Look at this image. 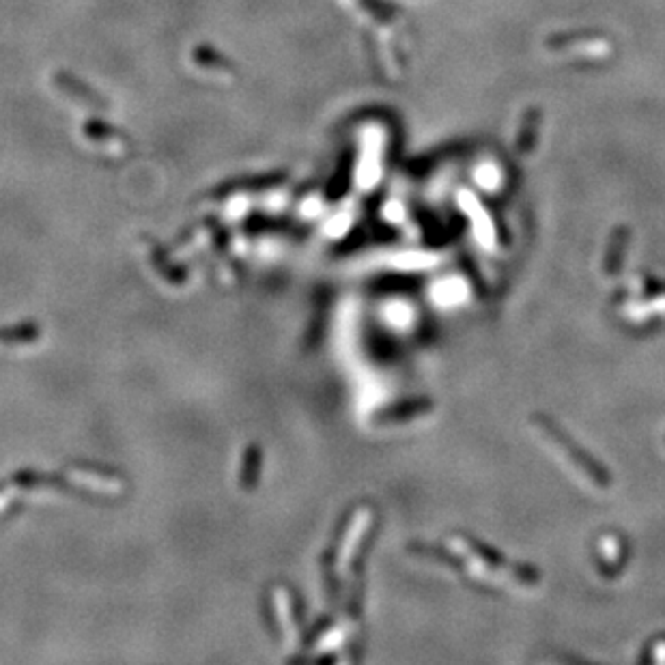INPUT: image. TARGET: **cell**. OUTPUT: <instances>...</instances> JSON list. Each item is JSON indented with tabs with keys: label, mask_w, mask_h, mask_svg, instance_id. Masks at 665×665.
Masks as SVG:
<instances>
[{
	"label": "cell",
	"mask_w": 665,
	"mask_h": 665,
	"mask_svg": "<svg viewBox=\"0 0 665 665\" xmlns=\"http://www.w3.org/2000/svg\"><path fill=\"white\" fill-rule=\"evenodd\" d=\"M450 545L455 551L467 558V562H463V568L472 577L483 579V582L521 585V588H535L541 584V573L535 567L509 560L498 549L484 545L469 535L455 532V535H450Z\"/></svg>",
	"instance_id": "6da1fadb"
},
{
	"label": "cell",
	"mask_w": 665,
	"mask_h": 665,
	"mask_svg": "<svg viewBox=\"0 0 665 665\" xmlns=\"http://www.w3.org/2000/svg\"><path fill=\"white\" fill-rule=\"evenodd\" d=\"M461 205L467 209V214L472 215L474 229H476V237L480 244H483L484 248H493L495 244L493 226H491V220H489V215L484 214V209L480 207L472 194H461Z\"/></svg>",
	"instance_id": "5b68a950"
},
{
	"label": "cell",
	"mask_w": 665,
	"mask_h": 665,
	"mask_svg": "<svg viewBox=\"0 0 665 665\" xmlns=\"http://www.w3.org/2000/svg\"><path fill=\"white\" fill-rule=\"evenodd\" d=\"M625 310L631 316H642V319L652 315H665V284L648 282L646 287L640 289V298H631L627 302Z\"/></svg>",
	"instance_id": "3957f363"
},
{
	"label": "cell",
	"mask_w": 665,
	"mask_h": 665,
	"mask_svg": "<svg viewBox=\"0 0 665 665\" xmlns=\"http://www.w3.org/2000/svg\"><path fill=\"white\" fill-rule=\"evenodd\" d=\"M629 240H631V233L627 226H620V229L614 231V235H611V240H610V246H607V255L603 258L605 278H616L622 272V263H625Z\"/></svg>",
	"instance_id": "277c9868"
},
{
	"label": "cell",
	"mask_w": 665,
	"mask_h": 665,
	"mask_svg": "<svg viewBox=\"0 0 665 665\" xmlns=\"http://www.w3.org/2000/svg\"><path fill=\"white\" fill-rule=\"evenodd\" d=\"M532 425H535L536 431L560 452L564 461L571 463L575 472L588 480L594 489H610L611 484H614V476H611L610 469H607L594 455H590L585 448L579 446V443L575 442L556 420L549 418L547 414H535L532 416Z\"/></svg>",
	"instance_id": "7a4b0ae2"
}]
</instances>
